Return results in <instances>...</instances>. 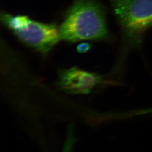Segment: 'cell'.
Wrapping results in <instances>:
<instances>
[{
	"mask_svg": "<svg viewBox=\"0 0 152 152\" xmlns=\"http://www.w3.org/2000/svg\"><path fill=\"white\" fill-rule=\"evenodd\" d=\"M1 20L23 44L41 54L49 53L61 40L59 28L55 24L6 12L1 13Z\"/></svg>",
	"mask_w": 152,
	"mask_h": 152,
	"instance_id": "7a4b0ae2",
	"label": "cell"
},
{
	"mask_svg": "<svg viewBox=\"0 0 152 152\" xmlns=\"http://www.w3.org/2000/svg\"><path fill=\"white\" fill-rule=\"evenodd\" d=\"M125 37L136 39L152 27V0H109Z\"/></svg>",
	"mask_w": 152,
	"mask_h": 152,
	"instance_id": "3957f363",
	"label": "cell"
},
{
	"mask_svg": "<svg viewBox=\"0 0 152 152\" xmlns=\"http://www.w3.org/2000/svg\"><path fill=\"white\" fill-rule=\"evenodd\" d=\"M102 79L96 73L73 67L59 71L58 85L65 92L86 94L99 84Z\"/></svg>",
	"mask_w": 152,
	"mask_h": 152,
	"instance_id": "277c9868",
	"label": "cell"
},
{
	"mask_svg": "<svg viewBox=\"0 0 152 152\" xmlns=\"http://www.w3.org/2000/svg\"><path fill=\"white\" fill-rule=\"evenodd\" d=\"M59 28L61 40L69 42L108 37L105 12L96 0H75Z\"/></svg>",
	"mask_w": 152,
	"mask_h": 152,
	"instance_id": "6da1fadb",
	"label": "cell"
},
{
	"mask_svg": "<svg viewBox=\"0 0 152 152\" xmlns=\"http://www.w3.org/2000/svg\"><path fill=\"white\" fill-rule=\"evenodd\" d=\"M90 49V45L88 43L83 42L81 44H80L77 46V51L81 53H86Z\"/></svg>",
	"mask_w": 152,
	"mask_h": 152,
	"instance_id": "5b68a950",
	"label": "cell"
}]
</instances>
